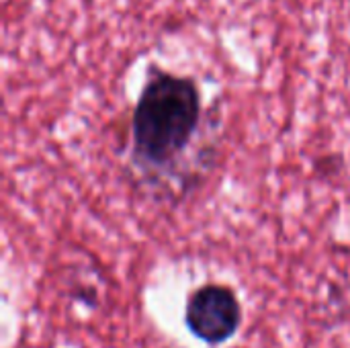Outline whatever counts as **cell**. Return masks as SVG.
<instances>
[{"instance_id": "6da1fadb", "label": "cell", "mask_w": 350, "mask_h": 348, "mask_svg": "<svg viewBox=\"0 0 350 348\" xmlns=\"http://www.w3.org/2000/svg\"><path fill=\"white\" fill-rule=\"evenodd\" d=\"M201 121V92L193 78L150 68L131 115V156L144 170L172 166L191 146Z\"/></svg>"}, {"instance_id": "7a4b0ae2", "label": "cell", "mask_w": 350, "mask_h": 348, "mask_svg": "<svg viewBox=\"0 0 350 348\" xmlns=\"http://www.w3.org/2000/svg\"><path fill=\"white\" fill-rule=\"evenodd\" d=\"M185 324L209 347L228 343L242 326V306L234 289L217 283L195 289L187 299Z\"/></svg>"}]
</instances>
